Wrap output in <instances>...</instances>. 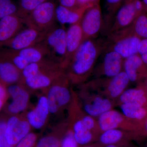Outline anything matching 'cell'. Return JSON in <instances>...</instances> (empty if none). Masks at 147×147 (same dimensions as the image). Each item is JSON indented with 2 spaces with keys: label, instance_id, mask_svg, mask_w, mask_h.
Segmentation results:
<instances>
[{
  "label": "cell",
  "instance_id": "30bf717a",
  "mask_svg": "<svg viewBox=\"0 0 147 147\" xmlns=\"http://www.w3.org/2000/svg\"><path fill=\"white\" fill-rule=\"evenodd\" d=\"M47 32L40 31L36 29L28 27L26 29L21 30L3 46L15 51L26 49L42 42Z\"/></svg>",
  "mask_w": 147,
  "mask_h": 147
},
{
  "label": "cell",
  "instance_id": "e0dca14e",
  "mask_svg": "<svg viewBox=\"0 0 147 147\" xmlns=\"http://www.w3.org/2000/svg\"><path fill=\"white\" fill-rule=\"evenodd\" d=\"M50 113L47 97L42 96L39 98L35 107L27 113L26 120L31 127L40 129L45 125Z\"/></svg>",
  "mask_w": 147,
  "mask_h": 147
},
{
  "label": "cell",
  "instance_id": "484cf974",
  "mask_svg": "<svg viewBox=\"0 0 147 147\" xmlns=\"http://www.w3.org/2000/svg\"><path fill=\"white\" fill-rule=\"evenodd\" d=\"M121 113L131 121H140L146 117L147 111L145 107L137 106L129 103L119 105Z\"/></svg>",
  "mask_w": 147,
  "mask_h": 147
},
{
  "label": "cell",
  "instance_id": "bcb514c9",
  "mask_svg": "<svg viewBox=\"0 0 147 147\" xmlns=\"http://www.w3.org/2000/svg\"><path fill=\"white\" fill-rule=\"evenodd\" d=\"M146 147H147V146Z\"/></svg>",
  "mask_w": 147,
  "mask_h": 147
},
{
  "label": "cell",
  "instance_id": "60d3db41",
  "mask_svg": "<svg viewBox=\"0 0 147 147\" xmlns=\"http://www.w3.org/2000/svg\"><path fill=\"white\" fill-rule=\"evenodd\" d=\"M145 11L147 13V0H142Z\"/></svg>",
  "mask_w": 147,
  "mask_h": 147
},
{
  "label": "cell",
  "instance_id": "7bdbcfd3",
  "mask_svg": "<svg viewBox=\"0 0 147 147\" xmlns=\"http://www.w3.org/2000/svg\"><path fill=\"white\" fill-rule=\"evenodd\" d=\"M144 129L145 131L147 134V118L146 119V121L144 122Z\"/></svg>",
  "mask_w": 147,
  "mask_h": 147
},
{
  "label": "cell",
  "instance_id": "f1b7e54d",
  "mask_svg": "<svg viewBox=\"0 0 147 147\" xmlns=\"http://www.w3.org/2000/svg\"><path fill=\"white\" fill-rule=\"evenodd\" d=\"M47 0H21L17 15L24 18Z\"/></svg>",
  "mask_w": 147,
  "mask_h": 147
},
{
  "label": "cell",
  "instance_id": "ba28073f",
  "mask_svg": "<svg viewBox=\"0 0 147 147\" xmlns=\"http://www.w3.org/2000/svg\"><path fill=\"white\" fill-rule=\"evenodd\" d=\"M103 23L100 3L87 9L80 21L83 41L96 38L102 29Z\"/></svg>",
  "mask_w": 147,
  "mask_h": 147
},
{
  "label": "cell",
  "instance_id": "44dd1931",
  "mask_svg": "<svg viewBox=\"0 0 147 147\" xmlns=\"http://www.w3.org/2000/svg\"><path fill=\"white\" fill-rule=\"evenodd\" d=\"M129 131L120 129L103 131L98 137V144L102 147L109 145H125L130 134Z\"/></svg>",
  "mask_w": 147,
  "mask_h": 147
},
{
  "label": "cell",
  "instance_id": "f35d334b",
  "mask_svg": "<svg viewBox=\"0 0 147 147\" xmlns=\"http://www.w3.org/2000/svg\"><path fill=\"white\" fill-rule=\"evenodd\" d=\"M8 95L7 88H6L5 85L0 81V99L5 101Z\"/></svg>",
  "mask_w": 147,
  "mask_h": 147
},
{
  "label": "cell",
  "instance_id": "8992f818",
  "mask_svg": "<svg viewBox=\"0 0 147 147\" xmlns=\"http://www.w3.org/2000/svg\"><path fill=\"white\" fill-rule=\"evenodd\" d=\"M144 11L142 0H124L115 15L108 34L130 26L136 17Z\"/></svg>",
  "mask_w": 147,
  "mask_h": 147
},
{
  "label": "cell",
  "instance_id": "4dcf8cb0",
  "mask_svg": "<svg viewBox=\"0 0 147 147\" xmlns=\"http://www.w3.org/2000/svg\"><path fill=\"white\" fill-rule=\"evenodd\" d=\"M108 18H112L122 4L124 0H105Z\"/></svg>",
  "mask_w": 147,
  "mask_h": 147
},
{
  "label": "cell",
  "instance_id": "ab89813d",
  "mask_svg": "<svg viewBox=\"0 0 147 147\" xmlns=\"http://www.w3.org/2000/svg\"><path fill=\"white\" fill-rule=\"evenodd\" d=\"M102 147H126V145H109L107 146H104Z\"/></svg>",
  "mask_w": 147,
  "mask_h": 147
},
{
  "label": "cell",
  "instance_id": "4fadbf2b",
  "mask_svg": "<svg viewBox=\"0 0 147 147\" xmlns=\"http://www.w3.org/2000/svg\"><path fill=\"white\" fill-rule=\"evenodd\" d=\"M31 126L28 121L12 115L6 121L5 134L9 144L13 147L30 133Z\"/></svg>",
  "mask_w": 147,
  "mask_h": 147
},
{
  "label": "cell",
  "instance_id": "d6986e66",
  "mask_svg": "<svg viewBox=\"0 0 147 147\" xmlns=\"http://www.w3.org/2000/svg\"><path fill=\"white\" fill-rule=\"evenodd\" d=\"M64 70L61 67L41 72L35 76L23 79L26 86L33 90L46 88L50 87Z\"/></svg>",
  "mask_w": 147,
  "mask_h": 147
},
{
  "label": "cell",
  "instance_id": "74e56055",
  "mask_svg": "<svg viewBox=\"0 0 147 147\" xmlns=\"http://www.w3.org/2000/svg\"><path fill=\"white\" fill-rule=\"evenodd\" d=\"M138 54L139 55H147V38L141 40L138 48Z\"/></svg>",
  "mask_w": 147,
  "mask_h": 147
},
{
  "label": "cell",
  "instance_id": "3957f363",
  "mask_svg": "<svg viewBox=\"0 0 147 147\" xmlns=\"http://www.w3.org/2000/svg\"><path fill=\"white\" fill-rule=\"evenodd\" d=\"M57 6L51 1L42 3L23 18L24 24L40 31L48 32L53 28Z\"/></svg>",
  "mask_w": 147,
  "mask_h": 147
},
{
  "label": "cell",
  "instance_id": "9c48e42d",
  "mask_svg": "<svg viewBox=\"0 0 147 147\" xmlns=\"http://www.w3.org/2000/svg\"><path fill=\"white\" fill-rule=\"evenodd\" d=\"M93 81L105 95L115 101L126 90L130 82L123 71L112 78H97Z\"/></svg>",
  "mask_w": 147,
  "mask_h": 147
},
{
  "label": "cell",
  "instance_id": "5bb4252c",
  "mask_svg": "<svg viewBox=\"0 0 147 147\" xmlns=\"http://www.w3.org/2000/svg\"><path fill=\"white\" fill-rule=\"evenodd\" d=\"M7 91L8 95L11 98V102L7 107L8 113L16 115L26 110L30 99L28 93L16 84L8 86Z\"/></svg>",
  "mask_w": 147,
  "mask_h": 147
},
{
  "label": "cell",
  "instance_id": "9a60e30c",
  "mask_svg": "<svg viewBox=\"0 0 147 147\" xmlns=\"http://www.w3.org/2000/svg\"><path fill=\"white\" fill-rule=\"evenodd\" d=\"M80 21L71 25L66 31V54L64 60L61 65L63 69L83 42V34Z\"/></svg>",
  "mask_w": 147,
  "mask_h": 147
},
{
  "label": "cell",
  "instance_id": "cb8c5ba5",
  "mask_svg": "<svg viewBox=\"0 0 147 147\" xmlns=\"http://www.w3.org/2000/svg\"><path fill=\"white\" fill-rule=\"evenodd\" d=\"M72 131L75 140L80 145H86L97 140L98 135L89 130L85 126L81 116L74 121L72 125Z\"/></svg>",
  "mask_w": 147,
  "mask_h": 147
},
{
  "label": "cell",
  "instance_id": "7a4b0ae2",
  "mask_svg": "<svg viewBox=\"0 0 147 147\" xmlns=\"http://www.w3.org/2000/svg\"><path fill=\"white\" fill-rule=\"evenodd\" d=\"M141 40L134 33L130 26L108 34L106 49L117 52L125 59L138 54Z\"/></svg>",
  "mask_w": 147,
  "mask_h": 147
},
{
  "label": "cell",
  "instance_id": "7c38bea8",
  "mask_svg": "<svg viewBox=\"0 0 147 147\" xmlns=\"http://www.w3.org/2000/svg\"><path fill=\"white\" fill-rule=\"evenodd\" d=\"M102 61L96 69L98 78H110L123 71L124 59L113 50L105 49Z\"/></svg>",
  "mask_w": 147,
  "mask_h": 147
},
{
  "label": "cell",
  "instance_id": "83f0119b",
  "mask_svg": "<svg viewBox=\"0 0 147 147\" xmlns=\"http://www.w3.org/2000/svg\"><path fill=\"white\" fill-rule=\"evenodd\" d=\"M0 54L10 61L20 71L29 64L25 59L18 55L16 51L9 49H0Z\"/></svg>",
  "mask_w": 147,
  "mask_h": 147
},
{
  "label": "cell",
  "instance_id": "7402d4cb",
  "mask_svg": "<svg viewBox=\"0 0 147 147\" xmlns=\"http://www.w3.org/2000/svg\"><path fill=\"white\" fill-rule=\"evenodd\" d=\"M87 7H80L76 9H69L61 5L57 6L56 19L62 25L76 24L81 21Z\"/></svg>",
  "mask_w": 147,
  "mask_h": 147
},
{
  "label": "cell",
  "instance_id": "8fae6325",
  "mask_svg": "<svg viewBox=\"0 0 147 147\" xmlns=\"http://www.w3.org/2000/svg\"><path fill=\"white\" fill-rule=\"evenodd\" d=\"M96 120L100 134L114 129L131 131L135 127L132 121L127 118L121 113L113 109L100 115Z\"/></svg>",
  "mask_w": 147,
  "mask_h": 147
},
{
  "label": "cell",
  "instance_id": "e575fe53",
  "mask_svg": "<svg viewBox=\"0 0 147 147\" xmlns=\"http://www.w3.org/2000/svg\"><path fill=\"white\" fill-rule=\"evenodd\" d=\"M6 121H0V147H12L7 141L5 134Z\"/></svg>",
  "mask_w": 147,
  "mask_h": 147
},
{
  "label": "cell",
  "instance_id": "836d02e7",
  "mask_svg": "<svg viewBox=\"0 0 147 147\" xmlns=\"http://www.w3.org/2000/svg\"><path fill=\"white\" fill-rule=\"evenodd\" d=\"M77 143L72 130H69L64 137L61 142L60 147H78Z\"/></svg>",
  "mask_w": 147,
  "mask_h": 147
},
{
  "label": "cell",
  "instance_id": "d4e9b609",
  "mask_svg": "<svg viewBox=\"0 0 147 147\" xmlns=\"http://www.w3.org/2000/svg\"><path fill=\"white\" fill-rule=\"evenodd\" d=\"M42 41L34 46L16 51L29 63L38 62L48 56V50Z\"/></svg>",
  "mask_w": 147,
  "mask_h": 147
},
{
  "label": "cell",
  "instance_id": "277c9868",
  "mask_svg": "<svg viewBox=\"0 0 147 147\" xmlns=\"http://www.w3.org/2000/svg\"><path fill=\"white\" fill-rule=\"evenodd\" d=\"M69 82L64 71L50 87L46 97L50 113H57L71 101V94L67 86Z\"/></svg>",
  "mask_w": 147,
  "mask_h": 147
},
{
  "label": "cell",
  "instance_id": "52a82bcc",
  "mask_svg": "<svg viewBox=\"0 0 147 147\" xmlns=\"http://www.w3.org/2000/svg\"><path fill=\"white\" fill-rule=\"evenodd\" d=\"M66 31L62 27L53 28L42 41L48 50V56L60 65L66 54Z\"/></svg>",
  "mask_w": 147,
  "mask_h": 147
},
{
  "label": "cell",
  "instance_id": "6da1fadb",
  "mask_svg": "<svg viewBox=\"0 0 147 147\" xmlns=\"http://www.w3.org/2000/svg\"><path fill=\"white\" fill-rule=\"evenodd\" d=\"M106 48V41L90 39L83 41L64 70L69 82L79 84L86 81L94 69L95 64Z\"/></svg>",
  "mask_w": 147,
  "mask_h": 147
},
{
  "label": "cell",
  "instance_id": "1f68e13d",
  "mask_svg": "<svg viewBox=\"0 0 147 147\" xmlns=\"http://www.w3.org/2000/svg\"><path fill=\"white\" fill-rule=\"evenodd\" d=\"M60 144L57 138L53 136H47L40 139L36 147H60Z\"/></svg>",
  "mask_w": 147,
  "mask_h": 147
},
{
  "label": "cell",
  "instance_id": "603a6c76",
  "mask_svg": "<svg viewBox=\"0 0 147 147\" xmlns=\"http://www.w3.org/2000/svg\"><path fill=\"white\" fill-rule=\"evenodd\" d=\"M146 91L143 87L126 89L117 100V104L129 103L145 107L147 102Z\"/></svg>",
  "mask_w": 147,
  "mask_h": 147
},
{
  "label": "cell",
  "instance_id": "ac0fdd59",
  "mask_svg": "<svg viewBox=\"0 0 147 147\" xmlns=\"http://www.w3.org/2000/svg\"><path fill=\"white\" fill-rule=\"evenodd\" d=\"M123 71L130 82H138L147 77V66L138 54L124 59Z\"/></svg>",
  "mask_w": 147,
  "mask_h": 147
},
{
  "label": "cell",
  "instance_id": "4316f807",
  "mask_svg": "<svg viewBox=\"0 0 147 147\" xmlns=\"http://www.w3.org/2000/svg\"><path fill=\"white\" fill-rule=\"evenodd\" d=\"M130 26L134 33L140 38H147V12L144 11L140 13Z\"/></svg>",
  "mask_w": 147,
  "mask_h": 147
},
{
  "label": "cell",
  "instance_id": "d6a6232c",
  "mask_svg": "<svg viewBox=\"0 0 147 147\" xmlns=\"http://www.w3.org/2000/svg\"><path fill=\"white\" fill-rule=\"evenodd\" d=\"M36 140V135L34 133L30 132L13 147H33Z\"/></svg>",
  "mask_w": 147,
  "mask_h": 147
},
{
  "label": "cell",
  "instance_id": "f6af8a7d",
  "mask_svg": "<svg viewBox=\"0 0 147 147\" xmlns=\"http://www.w3.org/2000/svg\"><path fill=\"white\" fill-rule=\"evenodd\" d=\"M146 87L147 88V77L146 78Z\"/></svg>",
  "mask_w": 147,
  "mask_h": 147
},
{
  "label": "cell",
  "instance_id": "8d00e7d4",
  "mask_svg": "<svg viewBox=\"0 0 147 147\" xmlns=\"http://www.w3.org/2000/svg\"><path fill=\"white\" fill-rule=\"evenodd\" d=\"M100 0H77L79 7H89L100 3Z\"/></svg>",
  "mask_w": 147,
  "mask_h": 147
},
{
  "label": "cell",
  "instance_id": "2e32d148",
  "mask_svg": "<svg viewBox=\"0 0 147 147\" xmlns=\"http://www.w3.org/2000/svg\"><path fill=\"white\" fill-rule=\"evenodd\" d=\"M24 24L23 18L17 14L0 19V47L21 30Z\"/></svg>",
  "mask_w": 147,
  "mask_h": 147
},
{
  "label": "cell",
  "instance_id": "5b68a950",
  "mask_svg": "<svg viewBox=\"0 0 147 147\" xmlns=\"http://www.w3.org/2000/svg\"><path fill=\"white\" fill-rule=\"evenodd\" d=\"M88 86L89 90L86 95L83 105V111L85 113L96 119L113 109L115 101L105 95L92 82Z\"/></svg>",
  "mask_w": 147,
  "mask_h": 147
},
{
  "label": "cell",
  "instance_id": "d590c367",
  "mask_svg": "<svg viewBox=\"0 0 147 147\" xmlns=\"http://www.w3.org/2000/svg\"><path fill=\"white\" fill-rule=\"evenodd\" d=\"M59 2L60 5L66 8L74 9L80 7L77 4V0H59Z\"/></svg>",
  "mask_w": 147,
  "mask_h": 147
},
{
  "label": "cell",
  "instance_id": "b9f144b4",
  "mask_svg": "<svg viewBox=\"0 0 147 147\" xmlns=\"http://www.w3.org/2000/svg\"><path fill=\"white\" fill-rule=\"evenodd\" d=\"M4 100L0 99V111H1V109H2L4 104Z\"/></svg>",
  "mask_w": 147,
  "mask_h": 147
},
{
  "label": "cell",
  "instance_id": "f546056e",
  "mask_svg": "<svg viewBox=\"0 0 147 147\" xmlns=\"http://www.w3.org/2000/svg\"><path fill=\"white\" fill-rule=\"evenodd\" d=\"M18 8L11 0H0V19L17 14Z\"/></svg>",
  "mask_w": 147,
  "mask_h": 147
},
{
  "label": "cell",
  "instance_id": "ee69618b",
  "mask_svg": "<svg viewBox=\"0 0 147 147\" xmlns=\"http://www.w3.org/2000/svg\"><path fill=\"white\" fill-rule=\"evenodd\" d=\"M85 147H102L101 146H100V145H92L90 146H87Z\"/></svg>",
  "mask_w": 147,
  "mask_h": 147
},
{
  "label": "cell",
  "instance_id": "ffe728a7",
  "mask_svg": "<svg viewBox=\"0 0 147 147\" xmlns=\"http://www.w3.org/2000/svg\"><path fill=\"white\" fill-rule=\"evenodd\" d=\"M21 72L0 54V81L5 85L16 84L21 79Z\"/></svg>",
  "mask_w": 147,
  "mask_h": 147
}]
</instances>
